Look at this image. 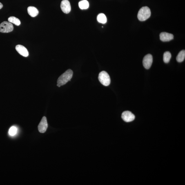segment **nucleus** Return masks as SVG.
Wrapping results in <instances>:
<instances>
[{"label":"nucleus","instance_id":"obj_1","mask_svg":"<svg viewBox=\"0 0 185 185\" xmlns=\"http://www.w3.org/2000/svg\"><path fill=\"white\" fill-rule=\"evenodd\" d=\"M73 72L71 69L67 70L61 75L58 79L57 86L59 87L66 84L70 81L73 76Z\"/></svg>","mask_w":185,"mask_h":185},{"label":"nucleus","instance_id":"obj_2","mask_svg":"<svg viewBox=\"0 0 185 185\" xmlns=\"http://www.w3.org/2000/svg\"><path fill=\"white\" fill-rule=\"evenodd\" d=\"M151 16V11L148 7H143L139 10L137 14V18L141 21L146 20Z\"/></svg>","mask_w":185,"mask_h":185},{"label":"nucleus","instance_id":"obj_3","mask_svg":"<svg viewBox=\"0 0 185 185\" xmlns=\"http://www.w3.org/2000/svg\"><path fill=\"white\" fill-rule=\"evenodd\" d=\"M99 79L100 82L104 86H108L110 84V76L106 71H103L99 73Z\"/></svg>","mask_w":185,"mask_h":185},{"label":"nucleus","instance_id":"obj_4","mask_svg":"<svg viewBox=\"0 0 185 185\" xmlns=\"http://www.w3.org/2000/svg\"><path fill=\"white\" fill-rule=\"evenodd\" d=\"M13 30V25L11 23L9 22L4 21L0 24L1 32L6 33L12 32Z\"/></svg>","mask_w":185,"mask_h":185},{"label":"nucleus","instance_id":"obj_5","mask_svg":"<svg viewBox=\"0 0 185 185\" xmlns=\"http://www.w3.org/2000/svg\"><path fill=\"white\" fill-rule=\"evenodd\" d=\"M153 61V56L151 54H148L143 58V63L144 68L147 69H150L151 67Z\"/></svg>","mask_w":185,"mask_h":185},{"label":"nucleus","instance_id":"obj_6","mask_svg":"<svg viewBox=\"0 0 185 185\" xmlns=\"http://www.w3.org/2000/svg\"><path fill=\"white\" fill-rule=\"evenodd\" d=\"M48 128V123L46 118L45 116L43 117L38 126V130L40 133H44L46 131Z\"/></svg>","mask_w":185,"mask_h":185},{"label":"nucleus","instance_id":"obj_7","mask_svg":"<svg viewBox=\"0 0 185 185\" xmlns=\"http://www.w3.org/2000/svg\"><path fill=\"white\" fill-rule=\"evenodd\" d=\"M122 119L125 122H131L135 120V117L131 112L128 111L123 112L121 116Z\"/></svg>","mask_w":185,"mask_h":185},{"label":"nucleus","instance_id":"obj_8","mask_svg":"<svg viewBox=\"0 0 185 185\" xmlns=\"http://www.w3.org/2000/svg\"><path fill=\"white\" fill-rule=\"evenodd\" d=\"M61 7L62 11L65 14L69 13L71 10L70 3L68 0H63L62 1Z\"/></svg>","mask_w":185,"mask_h":185},{"label":"nucleus","instance_id":"obj_9","mask_svg":"<svg viewBox=\"0 0 185 185\" xmlns=\"http://www.w3.org/2000/svg\"><path fill=\"white\" fill-rule=\"evenodd\" d=\"M16 49L17 52L22 56L27 57L29 54L28 50L24 46L21 45H18L16 47Z\"/></svg>","mask_w":185,"mask_h":185},{"label":"nucleus","instance_id":"obj_10","mask_svg":"<svg viewBox=\"0 0 185 185\" xmlns=\"http://www.w3.org/2000/svg\"><path fill=\"white\" fill-rule=\"evenodd\" d=\"M160 39L163 41H168L173 39V35L168 33L162 32L160 34Z\"/></svg>","mask_w":185,"mask_h":185},{"label":"nucleus","instance_id":"obj_11","mask_svg":"<svg viewBox=\"0 0 185 185\" xmlns=\"http://www.w3.org/2000/svg\"><path fill=\"white\" fill-rule=\"evenodd\" d=\"M28 13L32 17H35L39 13V11L36 7L33 6H29L28 8Z\"/></svg>","mask_w":185,"mask_h":185},{"label":"nucleus","instance_id":"obj_12","mask_svg":"<svg viewBox=\"0 0 185 185\" xmlns=\"http://www.w3.org/2000/svg\"><path fill=\"white\" fill-rule=\"evenodd\" d=\"M97 20L99 22L105 24L107 22V19L106 16L104 14H100L98 15Z\"/></svg>","mask_w":185,"mask_h":185},{"label":"nucleus","instance_id":"obj_13","mask_svg":"<svg viewBox=\"0 0 185 185\" xmlns=\"http://www.w3.org/2000/svg\"><path fill=\"white\" fill-rule=\"evenodd\" d=\"M79 6L81 10H86L88 8L89 3L86 0H83L79 3Z\"/></svg>","mask_w":185,"mask_h":185},{"label":"nucleus","instance_id":"obj_14","mask_svg":"<svg viewBox=\"0 0 185 185\" xmlns=\"http://www.w3.org/2000/svg\"><path fill=\"white\" fill-rule=\"evenodd\" d=\"M8 21L9 22L13 23V24L17 25V26H19L21 24V22L20 21V20L17 18L13 17V16L9 17L8 19Z\"/></svg>","mask_w":185,"mask_h":185},{"label":"nucleus","instance_id":"obj_15","mask_svg":"<svg viewBox=\"0 0 185 185\" xmlns=\"http://www.w3.org/2000/svg\"><path fill=\"white\" fill-rule=\"evenodd\" d=\"M185 58V51L182 50L180 52L177 56L176 59L178 62L179 63L182 62L184 61Z\"/></svg>","mask_w":185,"mask_h":185},{"label":"nucleus","instance_id":"obj_16","mask_svg":"<svg viewBox=\"0 0 185 185\" xmlns=\"http://www.w3.org/2000/svg\"><path fill=\"white\" fill-rule=\"evenodd\" d=\"M171 57V54L170 52L168 51L165 52L164 54V57H163L164 63H168L169 62Z\"/></svg>","mask_w":185,"mask_h":185},{"label":"nucleus","instance_id":"obj_17","mask_svg":"<svg viewBox=\"0 0 185 185\" xmlns=\"http://www.w3.org/2000/svg\"><path fill=\"white\" fill-rule=\"evenodd\" d=\"M17 128L16 127L12 126L9 130V133L11 136H14L16 135L17 132Z\"/></svg>","mask_w":185,"mask_h":185},{"label":"nucleus","instance_id":"obj_18","mask_svg":"<svg viewBox=\"0 0 185 185\" xmlns=\"http://www.w3.org/2000/svg\"><path fill=\"white\" fill-rule=\"evenodd\" d=\"M3 6L1 3H0V10L3 8Z\"/></svg>","mask_w":185,"mask_h":185}]
</instances>
